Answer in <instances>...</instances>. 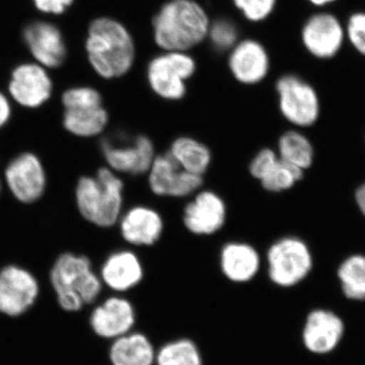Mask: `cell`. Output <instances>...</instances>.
I'll use <instances>...</instances> for the list:
<instances>
[{
  "mask_svg": "<svg viewBox=\"0 0 365 365\" xmlns=\"http://www.w3.org/2000/svg\"><path fill=\"white\" fill-rule=\"evenodd\" d=\"M11 105L6 95L0 93V129L4 128L9 120H11Z\"/></svg>",
  "mask_w": 365,
  "mask_h": 365,
  "instance_id": "35",
  "label": "cell"
},
{
  "mask_svg": "<svg viewBox=\"0 0 365 365\" xmlns=\"http://www.w3.org/2000/svg\"><path fill=\"white\" fill-rule=\"evenodd\" d=\"M86 51L93 71L105 79L122 78L135 61V43L131 33L123 24L107 16L91 21Z\"/></svg>",
  "mask_w": 365,
  "mask_h": 365,
  "instance_id": "1",
  "label": "cell"
},
{
  "mask_svg": "<svg viewBox=\"0 0 365 365\" xmlns=\"http://www.w3.org/2000/svg\"><path fill=\"white\" fill-rule=\"evenodd\" d=\"M207 38L216 50L227 51L239 42V31L232 21L220 19L210 24Z\"/></svg>",
  "mask_w": 365,
  "mask_h": 365,
  "instance_id": "29",
  "label": "cell"
},
{
  "mask_svg": "<svg viewBox=\"0 0 365 365\" xmlns=\"http://www.w3.org/2000/svg\"><path fill=\"white\" fill-rule=\"evenodd\" d=\"M227 217V204L210 190L197 192L182 211L185 227L195 235L216 234L225 227Z\"/></svg>",
  "mask_w": 365,
  "mask_h": 365,
  "instance_id": "14",
  "label": "cell"
},
{
  "mask_svg": "<svg viewBox=\"0 0 365 365\" xmlns=\"http://www.w3.org/2000/svg\"><path fill=\"white\" fill-rule=\"evenodd\" d=\"M136 319L135 307L130 300L112 295L91 312L90 325L98 337L113 341L133 331Z\"/></svg>",
  "mask_w": 365,
  "mask_h": 365,
  "instance_id": "13",
  "label": "cell"
},
{
  "mask_svg": "<svg viewBox=\"0 0 365 365\" xmlns=\"http://www.w3.org/2000/svg\"><path fill=\"white\" fill-rule=\"evenodd\" d=\"M101 150L108 168L117 174L140 176L148 174L155 157L153 140L146 135H136L130 140L105 138Z\"/></svg>",
  "mask_w": 365,
  "mask_h": 365,
  "instance_id": "9",
  "label": "cell"
},
{
  "mask_svg": "<svg viewBox=\"0 0 365 365\" xmlns=\"http://www.w3.org/2000/svg\"><path fill=\"white\" fill-rule=\"evenodd\" d=\"M228 67L239 83L254 86L267 78L270 57L260 42L247 39L237 42L230 50Z\"/></svg>",
  "mask_w": 365,
  "mask_h": 365,
  "instance_id": "18",
  "label": "cell"
},
{
  "mask_svg": "<svg viewBox=\"0 0 365 365\" xmlns=\"http://www.w3.org/2000/svg\"><path fill=\"white\" fill-rule=\"evenodd\" d=\"M73 0H34L36 7L45 14H61L71 6Z\"/></svg>",
  "mask_w": 365,
  "mask_h": 365,
  "instance_id": "34",
  "label": "cell"
},
{
  "mask_svg": "<svg viewBox=\"0 0 365 365\" xmlns=\"http://www.w3.org/2000/svg\"><path fill=\"white\" fill-rule=\"evenodd\" d=\"M269 279L276 287H294L306 279L313 269L309 246L297 237H281L266 254Z\"/></svg>",
  "mask_w": 365,
  "mask_h": 365,
  "instance_id": "5",
  "label": "cell"
},
{
  "mask_svg": "<svg viewBox=\"0 0 365 365\" xmlns=\"http://www.w3.org/2000/svg\"><path fill=\"white\" fill-rule=\"evenodd\" d=\"M234 4L247 20L259 23L273 14L277 0H234Z\"/></svg>",
  "mask_w": 365,
  "mask_h": 365,
  "instance_id": "32",
  "label": "cell"
},
{
  "mask_svg": "<svg viewBox=\"0 0 365 365\" xmlns=\"http://www.w3.org/2000/svg\"><path fill=\"white\" fill-rule=\"evenodd\" d=\"M103 284L112 292L124 294L140 284L144 277L143 262L130 250L113 252L101 266Z\"/></svg>",
  "mask_w": 365,
  "mask_h": 365,
  "instance_id": "19",
  "label": "cell"
},
{
  "mask_svg": "<svg viewBox=\"0 0 365 365\" xmlns=\"http://www.w3.org/2000/svg\"><path fill=\"white\" fill-rule=\"evenodd\" d=\"M300 39L304 49L314 58H335L347 42L345 24L335 14L319 11L304 21L300 31Z\"/></svg>",
  "mask_w": 365,
  "mask_h": 365,
  "instance_id": "8",
  "label": "cell"
},
{
  "mask_svg": "<svg viewBox=\"0 0 365 365\" xmlns=\"http://www.w3.org/2000/svg\"><path fill=\"white\" fill-rule=\"evenodd\" d=\"M120 234L127 244L134 247H150L162 237L165 222L155 208L136 205L123 211L119 222Z\"/></svg>",
  "mask_w": 365,
  "mask_h": 365,
  "instance_id": "17",
  "label": "cell"
},
{
  "mask_svg": "<svg viewBox=\"0 0 365 365\" xmlns=\"http://www.w3.org/2000/svg\"><path fill=\"white\" fill-rule=\"evenodd\" d=\"M64 109L81 106H102L103 98L96 88L90 86H76L64 91L61 97Z\"/></svg>",
  "mask_w": 365,
  "mask_h": 365,
  "instance_id": "31",
  "label": "cell"
},
{
  "mask_svg": "<svg viewBox=\"0 0 365 365\" xmlns=\"http://www.w3.org/2000/svg\"><path fill=\"white\" fill-rule=\"evenodd\" d=\"M167 153L180 169L202 177L212 162V153L208 146L190 136L178 137Z\"/></svg>",
  "mask_w": 365,
  "mask_h": 365,
  "instance_id": "24",
  "label": "cell"
},
{
  "mask_svg": "<svg viewBox=\"0 0 365 365\" xmlns=\"http://www.w3.org/2000/svg\"><path fill=\"white\" fill-rule=\"evenodd\" d=\"M343 294L348 299H365V256L352 255L341 263L338 268Z\"/></svg>",
  "mask_w": 365,
  "mask_h": 365,
  "instance_id": "27",
  "label": "cell"
},
{
  "mask_svg": "<svg viewBox=\"0 0 365 365\" xmlns=\"http://www.w3.org/2000/svg\"><path fill=\"white\" fill-rule=\"evenodd\" d=\"M312 6L314 7H319V9H325V7H328L332 6V4L337 2L338 0H307Z\"/></svg>",
  "mask_w": 365,
  "mask_h": 365,
  "instance_id": "36",
  "label": "cell"
},
{
  "mask_svg": "<svg viewBox=\"0 0 365 365\" xmlns=\"http://www.w3.org/2000/svg\"><path fill=\"white\" fill-rule=\"evenodd\" d=\"M62 124L72 135L91 138L102 134L109 124V114L102 106H81L64 109Z\"/></svg>",
  "mask_w": 365,
  "mask_h": 365,
  "instance_id": "23",
  "label": "cell"
},
{
  "mask_svg": "<svg viewBox=\"0 0 365 365\" xmlns=\"http://www.w3.org/2000/svg\"><path fill=\"white\" fill-rule=\"evenodd\" d=\"M9 91L14 102L21 107L36 109L51 98L53 83L44 66L24 63L11 73Z\"/></svg>",
  "mask_w": 365,
  "mask_h": 365,
  "instance_id": "15",
  "label": "cell"
},
{
  "mask_svg": "<svg viewBox=\"0 0 365 365\" xmlns=\"http://www.w3.org/2000/svg\"><path fill=\"white\" fill-rule=\"evenodd\" d=\"M205 9L195 0H170L153 16V39L163 51H189L207 38Z\"/></svg>",
  "mask_w": 365,
  "mask_h": 365,
  "instance_id": "2",
  "label": "cell"
},
{
  "mask_svg": "<svg viewBox=\"0 0 365 365\" xmlns=\"http://www.w3.org/2000/svg\"><path fill=\"white\" fill-rule=\"evenodd\" d=\"M1 188H2V187H1V182H0V193H1Z\"/></svg>",
  "mask_w": 365,
  "mask_h": 365,
  "instance_id": "37",
  "label": "cell"
},
{
  "mask_svg": "<svg viewBox=\"0 0 365 365\" xmlns=\"http://www.w3.org/2000/svg\"><path fill=\"white\" fill-rule=\"evenodd\" d=\"M76 202L86 222L98 227H112L123 213L124 182L110 168H101L95 176L79 178Z\"/></svg>",
  "mask_w": 365,
  "mask_h": 365,
  "instance_id": "3",
  "label": "cell"
},
{
  "mask_svg": "<svg viewBox=\"0 0 365 365\" xmlns=\"http://www.w3.org/2000/svg\"><path fill=\"white\" fill-rule=\"evenodd\" d=\"M4 181L11 195L24 204L39 201L47 188V174L36 153H21L7 163Z\"/></svg>",
  "mask_w": 365,
  "mask_h": 365,
  "instance_id": "10",
  "label": "cell"
},
{
  "mask_svg": "<svg viewBox=\"0 0 365 365\" xmlns=\"http://www.w3.org/2000/svg\"><path fill=\"white\" fill-rule=\"evenodd\" d=\"M25 42L40 66L57 68L66 58V46L59 29L47 21H35L25 29Z\"/></svg>",
  "mask_w": 365,
  "mask_h": 365,
  "instance_id": "20",
  "label": "cell"
},
{
  "mask_svg": "<svg viewBox=\"0 0 365 365\" xmlns=\"http://www.w3.org/2000/svg\"><path fill=\"white\" fill-rule=\"evenodd\" d=\"M157 348L146 334L131 331L113 340L109 348L112 365H155Z\"/></svg>",
  "mask_w": 365,
  "mask_h": 365,
  "instance_id": "22",
  "label": "cell"
},
{
  "mask_svg": "<svg viewBox=\"0 0 365 365\" xmlns=\"http://www.w3.org/2000/svg\"><path fill=\"white\" fill-rule=\"evenodd\" d=\"M155 365H204L200 348L189 338H177L157 349Z\"/></svg>",
  "mask_w": 365,
  "mask_h": 365,
  "instance_id": "26",
  "label": "cell"
},
{
  "mask_svg": "<svg viewBox=\"0 0 365 365\" xmlns=\"http://www.w3.org/2000/svg\"><path fill=\"white\" fill-rule=\"evenodd\" d=\"M261 265L260 254L248 242H227L220 250V270L230 282H250L260 272Z\"/></svg>",
  "mask_w": 365,
  "mask_h": 365,
  "instance_id": "21",
  "label": "cell"
},
{
  "mask_svg": "<svg viewBox=\"0 0 365 365\" xmlns=\"http://www.w3.org/2000/svg\"><path fill=\"white\" fill-rule=\"evenodd\" d=\"M50 281L59 306L66 312H78L86 304H93L104 287L90 258L71 252L60 255L55 260Z\"/></svg>",
  "mask_w": 365,
  "mask_h": 365,
  "instance_id": "4",
  "label": "cell"
},
{
  "mask_svg": "<svg viewBox=\"0 0 365 365\" xmlns=\"http://www.w3.org/2000/svg\"><path fill=\"white\" fill-rule=\"evenodd\" d=\"M276 91L281 114L290 124L307 128L318 121L321 104L311 83L297 74H284L278 78Z\"/></svg>",
  "mask_w": 365,
  "mask_h": 365,
  "instance_id": "7",
  "label": "cell"
},
{
  "mask_svg": "<svg viewBox=\"0 0 365 365\" xmlns=\"http://www.w3.org/2000/svg\"><path fill=\"white\" fill-rule=\"evenodd\" d=\"M345 327L338 314L328 309H314L302 329V343L314 354H328L339 345Z\"/></svg>",
  "mask_w": 365,
  "mask_h": 365,
  "instance_id": "16",
  "label": "cell"
},
{
  "mask_svg": "<svg viewBox=\"0 0 365 365\" xmlns=\"http://www.w3.org/2000/svg\"><path fill=\"white\" fill-rule=\"evenodd\" d=\"M346 41L365 57V11H355L345 21Z\"/></svg>",
  "mask_w": 365,
  "mask_h": 365,
  "instance_id": "30",
  "label": "cell"
},
{
  "mask_svg": "<svg viewBox=\"0 0 365 365\" xmlns=\"http://www.w3.org/2000/svg\"><path fill=\"white\" fill-rule=\"evenodd\" d=\"M148 187L155 195L186 198L197 193L203 177L180 169L168 153L157 155L148 172Z\"/></svg>",
  "mask_w": 365,
  "mask_h": 365,
  "instance_id": "12",
  "label": "cell"
},
{
  "mask_svg": "<svg viewBox=\"0 0 365 365\" xmlns=\"http://www.w3.org/2000/svg\"><path fill=\"white\" fill-rule=\"evenodd\" d=\"M278 155L285 163L297 169L306 170L314 163V148L309 139L302 132H284L278 140Z\"/></svg>",
  "mask_w": 365,
  "mask_h": 365,
  "instance_id": "25",
  "label": "cell"
},
{
  "mask_svg": "<svg viewBox=\"0 0 365 365\" xmlns=\"http://www.w3.org/2000/svg\"><path fill=\"white\" fill-rule=\"evenodd\" d=\"M39 292V282L28 269L11 264L0 270V313L9 317L25 314Z\"/></svg>",
  "mask_w": 365,
  "mask_h": 365,
  "instance_id": "11",
  "label": "cell"
},
{
  "mask_svg": "<svg viewBox=\"0 0 365 365\" xmlns=\"http://www.w3.org/2000/svg\"><path fill=\"white\" fill-rule=\"evenodd\" d=\"M196 72V61L187 52L163 51L146 71L148 86L158 97L179 101L186 96V81Z\"/></svg>",
  "mask_w": 365,
  "mask_h": 365,
  "instance_id": "6",
  "label": "cell"
},
{
  "mask_svg": "<svg viewBox=\"0 0 365 365\" xmlns=\"http://www.w3.org/2000/svg\"><path fill=\"white\" fill-rule=\"evenodd\" d=\"M278 158V153L271 148H263L257 153L249 165V172L252 177L260 181L269 168Z\"/></svg>",
  "mask_w": 365,
  "mask_h": 365,
  "instance_id": "33",
  "label": "cell"
},
{
  "mask_svg": "<svg viewBox=\"0 0 365 365\" xmlns=\"http://www.w3.org/2000/svg\"><path fill=\"white\" fill-rule=\"evenodd\" d=\"M304 177V170L285 163L278 155L277 160L269 168L260 180L262 187L271 193L287 191Z\"/></svg>",
  "mask_w": 365,
  "mask_h": 365,
  "instance_id": "28",
  "label": "cell"
}]
</instances>
